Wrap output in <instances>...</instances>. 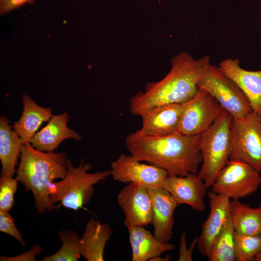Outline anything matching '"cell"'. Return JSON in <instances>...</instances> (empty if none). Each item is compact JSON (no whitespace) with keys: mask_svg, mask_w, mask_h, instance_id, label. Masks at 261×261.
<instances>
[{"mask_svg":"<svg viewBox=\"0 0 261 261\" xmlns=\"http://www.w3.org/2000/svg\"><path fill=\"white\" fill-rule=\"evenodd\" d=\"M210 213L202 224V231L197 244L203 256H208L213 243L230 215V198L226 195L212 192L207 193Z\"/></svg>","mask_w":261,"mask_h":261,"instance_id":"obj_13","label":"cell"},{"mask_svg":"<svg viewBox=\"0 0 261 261\" xmlns=\"http://www.w3.org/2000/svg\"><path fill=\"white\" fill-rule=\"evenodd\" d=\"M127 228L132 251V261H150L175 248L173 244L158 240L144 227L133 226Z\"/></svg>","mask_w":261,"mask_h":261,"instance_id":"obj_19","label":"cell"},{"mask_svg":"<svg viewBox=\"0 0 261 261\" xmlns=\"http://www.w3.org/2000/svg\"><path fill=\"white\" fill-rule=\"evenodd\" d=\"M16 170V178L32 192L36 213L42 214L57 208L50 199V185L63 179L67 173L68 159L65 153L44 152L23 144Z\"/></svg>","mask_w":261,"mask_h":261,"instance_id":"obj_3","label":"cell"},{"mask_svg":"<svg viewBox=\"0 0 261 261\" xmlns=\"http://www.w3.org/2000/svg\"><path fill=\"white\" fill-rule=\"evenodd\" d=\"M161 188L170 193L178 205L186 204L200 212L205 209L204 197L208 188L197 173L182 176L168 175Z\"/></svg>","mask_w":261,"mask_h":261,"instance_id":"obj_12","label":"cell"},{"mask_svg":"<svg viewBox=\"0 0 261 261\" xmlns=\"http://www.w3.org/2000/svg\"><path fill=\"white\" fill-rule=\"evenodd\" d=\"M132 156L121 154L111 163L110 175L123 183L139 184L146 188L162 187L168 172L152 164L141 163Z\"/></svg>","mask_w":261,"mask_h":261,"instance_id":"obj_10","label":"cell"},{"mask_svg":"<svg viewBox=\"0 0 261 261\" xmlns=\"http://www.w3.org/2000/svg\"><path fill=\"white\" fill-rule=\"evenodd\" d=\"M186 232H184L181 236L179 244V261H192V253L193 249L197 246L198 237L195 238L191 243L189 247L187 248L186 242Z\"/></svg>","mask_w":261,"mask_h":261,"instance_id":"obj_28","label":"cell"},{"mask_svg":"<svg viewBox=\"0 0 261 261\" xmlns=\"http://www.w3.org/2000/svg\"><path fill=\"white\" fill-rule=\"evenodd\" d=\"M235 230L231 215L215 240L207 256L210 261H236Z\"/></svg>","mask_w":261,"mask_h":261,"instance_id":"obj_23","label":"cell"},{"mask_svg":"<svg viewBox=\"0 0 261 261\" xmlns=\"http://www.w3.org/2000/svg\"><path fill=\"white\" fill-rule=\"evenodd\" d=\"M236 261H253L261 251V235H249L235 232Z\"/></svg>","mask_w":261,"mask_h":261,"instance_id":"obj_25","label":"cell"},{"mask_svg":"<svg viewBox=\"0 0 261 261\" xmlns=\"http://www.w3.org/2000/svg\"><path fill=\"white\" fill-rule=\"evenodd\" d=\"M147 188L152 200L154 235L160 241L168 243L173 234L174 212L178 204L163 188Z\"/></svg>","mask_w":261,"mask_h":261,"instance_id":"obj_15","label":"cell"},{"mask_svg":"<svg viewBox=\"0 0 261 261\" xmlns=\"http://www.w3.org/2000/svg\"><path fill=\"white\" fill-rule=\"evenodd\" d=\"M182 104L178 131L187 135L201 134L218 119L224 110L211 95L199 88L192 98Z\"/></svg>","mask_w":261,"mask_h":261,"instance_id":"obj_9","label":"cell"},{"mask_svg":"<svg viewBox=\"0 0 261 261\" xmlns=\"http://www.w3.org/2000/svg\"><path fill=\"white\" fill-rule=\"evenodd\" d=\"M201 134L187 135L179 131L161 136L142 135L136 131L125 139L128 151L135 159L166 170L169 175L197 173L202 162Z\"/></svg>","mask_w":261,"mask_h":261,"instance_id":"obj_2","label":"cell"},{"mask_svg":"<svg viewBox=\"0 0 261 261\" xmlns=\"http://www.w3.org/2000/svg\"><path fill=\"white\" fill-rule=\"evenodd\" d=\"M0 231L14 238L23 247L26 246L23 235L16 227L14 219L9 212L0 210Z\"/></svg>","mask_w":261,"mask_h":261,"instance_id":"obj_27","label":"cell"},{"mask_svg":"<svg viewBox=\"0 0 261 261\" xmlns=\"http://www.w3.org/2000/svg\"><path fill=\"white\" fill-rule=\"evenodd\" d=\"M18 182L16 177L0 175V210L9 212L12 209Z\"/></svg>","mask_w":261,"mask_h":261,"instance_id":"obj_26","label":"cell"},{"mask_svg":"<svg viewBox=\"0 0 261 261\" xmlns=\"http://www.w3.org/2000/svg\"><path fill=\"white\" fill-rule=\"evenodd\" d=\"M198 87L215 98L232 118H242L253 111L243 92L217 66L210 65Z\"/></svg>","mask_w":261,"mask_h":261,"instance_id":"obj_7","label":"cell"},{"mask_svg":"<svg viewBox=\"0 0 261 261\" xmlns=\"http://www.w3.org/2000/svg\"><path fill=\"white\" fill-rule=\"evenodd\" d=\"M23 109L18 120L14 123L13 128L23 144L30 143L41 125L49 120L51 116L50 108L37 104L26 93L22 96Z\"/></svg>","mask_w":261,"mask_h":261,"instance_id":"obj_18","label":"cell"},{"mask_svg":"<svg viewBox=\"0 0 261 261\" xmlns=\"http://www.w3.org/2000/svg\"><path fill=\"white\" fill-rule=\"evenodd\" d=\"M218 66L243 92L252 111L261 115V70H246L241 67L237 58H225Z\"/></svg>","mask_w":261,"mask_h":261,"instance_id":"obj_16","label":"cell"},{"mask_svg":"<svg viewBox=\"0 0 261 261\" xmlns=\"http://www.w3.org/2000/svg\"><path fill=\"white\" fill-rule=\"evenodd\" d=\"M182 111V103L155 106L140 116L142 127L136 132L142 135L161 136L177 131Z\"/></svg>","mask_w":261,"mask_h":261,"instance_id":"obj_14","label":"cell"},{"mask_svg":"<svg viewBox=\"0 0 261 261\" xmlns=\"http://www.w3.org/2000/svg\"><path fill=\"white\" fill-rule=\"evenodd\" d=\"M230 215L235 232L249 235L261 234V204L252 208L239 200H231Z\"/></svg>","mask_w":261,"mask_h":261,"instance_id":"obj_22","label":"cell"},{"mask_svg":"<svg viewBox=\"0 0 261 261\" xmlns=\"http://www.w3.org/2000/svg\"><path fill=\"white\" fill-rule=\"evenodd\" d=\"M171 259L170 257L169 256H166L165 257L163 258H160V256L155 257L154 258H153L152 259L150 260V261H170Z\"/></svg>","mask_w":261,"mask_h":261,"instance_id":"obj_31","label":"cell"},{"mask_svg":"<svg viewBox=\"0 0 261 261\" xmlns=\"http://www.w3.org/2000/svg\"><path fill=\"white\" fill-rule=\"evenodd\" d=\"M171 63L170 70L163 78L147 83L144 91L130 98L129 108L132 115L141 116L155 106L181 104L192 98L200 79L211 65L210 56L196 59L183 52L174 57Z\"/></svg>","mask_w":261,"mask_h":261,"instance_id":"obj_1","label":"cell"},{"mask_svg":"<svg viewBox=\"0 0 261 261\" xmlns=\"http://www.w3.org/2000/svg\"><path fill=\"white\" fill-rule=\"evenodd\" d=\"M232 151L230 160L243 161L261 174V115L252 111L241 118H232Z\"/></svg>","mask_w":261,"mask_h":261,"instance_id":"obj_6","label":"cell"},{"mask_svg":"<svg viewBox=\"0 0 261 261\" xmlns=\"http://www.w3.org/2000/svg\"><path fill=\"white\" fill-rule=\"evenodd\" d=\"M69 115L66 112L52 115L47 125L37 131L30 141L35 149L44 152H53L67 139L80 141L81 135L68 128Z\"/></svg>","mask_w":261,"mask_h":261,"instance_id":"obj_17","label":"cell"},{"mask_svg":"<svg viewBox=\"0 0 261 261\" xmlns=\"http://www.w3.org/2000/svg\"><path fill=\"white\" fill-rule=\"evenodd\" d=\"M92 168L90 164L84 163V159L77 167L68 160L66 176L50 185L51 202L55 204L59 202L63 207L75 211L88 204L94 192V185L110 175L109 170L88 173Z\"/></svg>","mask_w":261,"mask_h":261,"instance_id":"obj_4","label":"cell"},{"mask_svg":"<svg viewBox=\"0 0 261 261\" xmlns=\"http://www.w3.org/2000/svg\"><path fill=\"white\" fill-rule=\"evenodd\" d=\"M260 174L246 162L230 160L216 177L211 191L239 200L258 190L261 184Z\"/></svg>","mask_w":261,"mask_h":261,"instance_id":"obj_8","label":"cell"},{"mask_svg":"<svg viewBox=\"0 0 261 261\" xmlns=\"http://www.w3.org/2000/svg\"><path fill=\"white\" fill-rule=\"evenodd\" d=\"M117 202L124 212L127 227H144L152 223V200L146 187L129 183L120 190Z\"/></svg>","mask_w":261,"mask_h":261,"instance_id":"obj_11","label":"cell"},{"mask_svg":"<svg viewBox=\"0 0 261 261\" xmlns=\"http://www.w3.org/2000/svg\"><path fill=\"white\" fill-rule=\"evenodd\" d=\"M43 251V248L41 246L38 244L33 245L31 248L24 253L23 254L14 257H5L0 255V261H34L35 260V256L39 255Z\"/></svg>","mask_w":261,"mask_h":261,"instance_id":"obj_29","label":"cell"},{"mask_svg":"<svg viewBox=\"0 0 261 261\" xmlns=\"http://www.w3.org/2000/svg\"></svg>","mask_w":261,"mask_h":261,"instance_id":"obj_33","label":"cell"},{"mask_svg":"<svg viewBox=\"0 0 261 261\" xmlns=\"http://www.w3.org/2000/svg\"><path fill=\"white\" fill-rule=\"evenodd\" d=\"M112 232V229L108 223L102 224L99 220L91 218L80 239L82 256L87 261H104V249Z\"/></svg>","mask_w":261,"mask_h":261,"instance_id":"obj_21","label":"cell"},{"mask_svg":"<svg viewBox=\"0 0 261 261\" xmlns=\"http://www.w3.org/2000/svg\"><path fill=\"white\" fill-rule=\"evenodd\" d=\"M253 261H261V251L255 257Z\"/></svg>","mask_w":261,"mask_h":261,"instance_id":"obj_32","label":"cell"},{"mask_svg":"<svg viewBox=\"0 0 261 261\" xmlns=\"http://www.w3.org/2000/svg\"><path fill=\"white\" fill-rule=\"evenodd\" d=\"M232 117L224 110L218 119L201 134L202 165L198 174L208 188L230 160L232 151L231 125Z\"/></svg>","mask_w":261,"mask_h":261,"instance_id":"obj_5","label":"cell"},{"mask_svg":"<svg viewBox=\"0 0 261 261\" xmlns=\"http://www.w3.org/2000/svg\"><path fill=\"white\" fill-rule=\"evenodd\" d=\"M4 116L0 118V160L1 174L13 177L23 143Z\"/></svg>","mask_w":261,"mask_h":261,"instance_id":"obj_20","label":"cell"},{"mask_svg":"<svg viewBox=\"0 0 261 261\" xmlns=\"http://www.w3.org/2000/svg\"><path fill=\"white\" fill-rule=\"evenodd\" d=\"M34 0H0V14L3 15L25 4L32 5Z\"/></svg>","mask_w":261,"mask_h":261,"instance_id":"obj_30","label":"cell"},{"mask_svg":"<svg viewBox=\"0 0 261 261\" xmlns=\"http://www.w3.org/2000/svg\"><path fill=\"white\" fill-rule=\"evenodd\" d=\"M62 244L55 254L43 258V261H77L82 256L80 239L76 232L63 230L58 232Z\"/></svg>","mask_w":261,"mask_h":261,"instance_id":"obj_24","label":"cell"}]
</instances>
